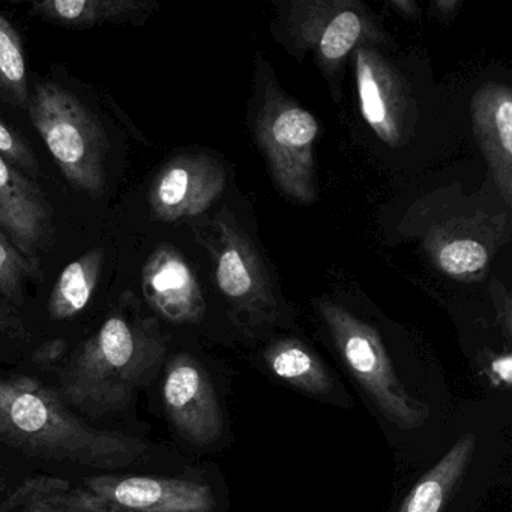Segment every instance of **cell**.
<instances>
[{
  "instance_id": "obj_14",
  "label": "cell",
  "mask_w": 512,
  "mask_h": 512,
  "mask_svg": "<svg viewBox=\"0 0 512 512\" xmlns=\"http://www.w3.org/2000/svg\"><path fill=\"white\" fill-rule=\"evenodd\" d=\"M142 290L149 307L172 323L199 322L205 316L202 287L181 253L158 245L142 269Z\"/></svg>"
},
{
  "instance_id": "obj_24",
  "label": "cell",
  "mask_w": 512,
  "mask_h": 512,
  "mask_svg": "<svg viewBox=\"0 0 512 512\" xmlns=\"http://www.w3.org/2000/svg\"><path fill=\"white\" fill-rule=\"evenodd\" d=\"M494 308H496L497 322L502 326L506 340L511 341L512 335V298L505 284L500 283L496 277H491L488 287Z\"/></svg>"
},
{
  "instance_id": "obj_11",
  "label": "cell",
  "mask_w": 512,
  "mask_h": 512,
  "mask_svg": "<svg viewBox=\"0 0 512 512\" xmlns=\"http://www.w3.org/2000/svg\"><path fill=\"white\" fill-rule=\"evenodd\" d=\"M226 187V172L215 158L184 154L161 167L149 188L152 218L175 223L199 217Z\"/></svg>"
},
{
  "instance_id": "obj_15",
  "label": "cell",
  "mask_w": 512,
  "mask_h": 512,
  "mask_svg": "<svg viewBox=\"0 0 512 512\" xmlns=\"http://www.w3.org/2000/svg\"><path fill=\"white\" fill-rule=\"evenodd\" d=\"M473 133L487 161L500 199L512 206V91L485 83L472 98Z\"/></svg>"
},
{
  "instance_id": "obj_2",
  "label": "cell",
  "mask_w": 512,
  "mask_h": 512,
  "mask_svg": "<svg viewBox=\"0 0 512 512\" xmlns=\"http://www.w3.org/2000/svg\"><path fill=\"white\" fill-rule=\"evenodd\" d=\"M136 301H127L124 295L62 374L65 397L80 409L103 413L127 406L146 376L163 361L166 344L160 328L155 319L134 310Z\"/></svg>"
},
{
  "instance_id": "obj_3",
  "label": "cell",
  "mask_w": 512,
  "mask_h": 512,
  "mask_svg": "<svg viewBox=\"0 0 512 512\" xmlns=\"http://www.w3.org/2000/svg\"><path fill=\"white\" fill-rule=\"evenodd\" d=\"M431 262L461 283L487 275L491 260L511 235L509 212L494 211L467 197L452 203L449 193L425 197L407 214Z\"/></svg>"
},
{
  "instance_id": "obj_20",
  "label": "cell",
  "mask_w": 512,
  "mask_h": 512,
  "mask_svg": "<svg viewBox=\"0 0 512 512\" xmlns=\"http://www.w3.org/2000/svg\"><path fill=\"white\" fill-rule=\"evenodd\" d=\"M0 98L11 106H28L29 80L19 32L0 14Z\"/></svg>"
},
{
  "instance_id": "obj_4",
  "label": "cell",
  "mask_w": 512,
  "mask_h": 512,
  "mask_svg": "<svg viewBox=\"0 0 512 512\" xmlns=\"http://www.w3.org/2000/svg\"><path fill=\"white\" fill-rule=\"evenodd\" d=\"M256 76L260 79L253 121L257 145L281 193L311 205L317 199L314 145L319 122L281 91L271 68L260 58Z\"/></svg>"
},
{
  "instance_id": "obj_29",
  "label": "cell",
  "mask_w": 512,
  "mask_h": 512,
  "mask_svg": "<svg viewBox=\"0 0 512 512\" xmlns=\"http://www.w3.org/2000/svg\"><path fill=\"white\" fill-rule=\"evenodd\" d=\"M0 229H2V224H0Z\"/></svg>"
},
{
  "instance_id": "obj_21",
  "label": "cell",
  "mask_w": 512,
  "mask_h": 512,
  "mask_svg": "<svg viewBox=\"0 0 512 512\" xmlns=\"http://www.w3.org/2000/svg\"><path fill=\"white\" fill-rule=\"evenodd\" d=\"M70 487L65 479L32 476L0 502V512H67L65 493Z\"/></svg>"
},
{
  "instance_id": "obj_10",
  "label": "cell",
  "mask_w": 512,
  "mask_h": 512,
  "mask_svg": "<svg viewBox=\"0 0 512 512\" xmlns=\"http://www.w3.org/2000/svg\"><path fill=\"white\" fill-rule=\"evenodd\" d=\"M353 58L362 118L385 145H406L415 134L418 110L400 71L377 47H358Z\"/></svg>"
},
{
  "instance_id": "obj_6",
  "label": "cell",
  "mask_w": 512,
  "mask_h": 512,
  "mask_svg": "<svg viewBox=\"0 0 512 512\" xmlns=\"http://www.w3.org/2000/svg\"><path fill=\"white\" fill-rule=\"evenodd\" d=\"M280 14L289 43L313 56L332 89L358 47L388 43L370 8L356 0H295Z\"/></svg>"
},
{
  "instance_id": "obj_28",
  "label": "cell",
  "mask_w": 512,
  "mask_h": 512,
  "mask_svg": "<svg viewBox=\"0 0 512 512\" xmlns=\"http://www.w3.org/2000/svg\"><path fill=\"white\" fill-rule=\"evenodd\" d=\"M460 7V0H436V2H433L434 13H436L439 19L446 20V22H449L452 16L457 14L458 8Z\"/></svg>"
},
{
  "instance_id": "obj_25",
  "label": "cell",
  "mask_w": 512,
  "mask_h": 512,
  "mask_svg": "<svg viewBox=\"0 0 512 512\" xmlns=\"http://www.w3.org/2000/svg\"><path fill=\"white\" fill-rule=\"evenodd\" d=\"M0 332L13 335V337H22L26 334L25 326L17 314L16 307H13L5 299L0 301Z\"/></svg>"
},
{
  "instance_id": "obj_26",
  "label": "cell",
  "mask_w": 512,
  "mask_h": 512,
  "mask_svg": "<svg viewBox=\"0 0 512 512\" xmlns=\"http://www.w3.org/2000/svg\"><path fill=\"white\" fill-rule=\"evenodd\" d=\"M68 343L65 340H52L49 343L43 344L38 347L34 352V361L40 362V364H52V362L58 361L67 352Z\"/></svg>"
},
{
  "instance_id": "obj_9",
  "label": "cell",
  "mask_w": 512,
  "mask_h": 512,
  "mask_svg": "<svg viewBox=\"0 0 512 512\" xmlns=\"http://www.w3.org/2000/svg\"><path fill=\"white\" fill-rule=\"evenodd\" d=\"M197 238L214 259L215 281L224 298L242 313L274 320L277 301L271 277L235 215L229 209L218 212Z\"/></svg>"
},
{
  "instance_id": "obj_19",
  "label": "cell",
  "mask_w": 512,
  "mask_h": 512,
  "mask_svg": "<svg viewBox=\"0 0 512 512\" xmlns=\"http://www.w3.org/2000/svg\"><path fill=\"white\" fill-rule=\"evenodd\" d=\"M265 359L275 376L296 388L308 392H326L331 389L328 371L301 341H277L266 350Z\"/></svg>"
},
{
  "instance_id": "obj_22",
  "label": "cell",
  "mask_w": 512,
  "mask_h": 512,
  "mask_svg": "<svg viewBox=\"0 0 512 512\" xmlns=\"http://www.w3.org/2000/svg\"><path fill=\"white\" fill-rule=\"evenodd\" d=\"M32 281H43L40 262L26 257L0 233V295L13 307H22L26 301V286Z\"/></svg>"
},
{
  "instance_id": "obj_16",
  "label": "cell",
  "mask_w": 512,
  "mask_h": 512,
  "mask_svg": "<svg viewBox=\"0 0 512 512\" xmlns=\"http://www.w3.org/2000/svg\"><path fill=\"white\" fill-rule=\"evenodd\" d=\"M29 14L61 28H98L106 25H143L160 4L155 0H44L31 2Z\"/></svg>"
},
{
  "instance_id": "obj_13",
  "label": "cell",
  "mask_w": 512,
  "mask_h": 512,
  "mask_svg": "<svg viewBox=\"0 0 512 512\" xmlns=\"http://www.w3.org/2000/svg\"><path fill=\"white\" fill-rule=\"evenodd\" d=\"M0 224L29 259L53 241V212L35 181L0 157Z\"/></svg>"
},
{
  "instance_id": "obj_12",
  "label": "cell",
  "mask_w": 512,
  "mask_h": 512,
  "mask_svg": "<svg viewBox=\"0 0 512 512\" xmlns=\"http://www.w3.org/2000/svg\"><path fill=\"white\" fill-rule=\"evenodd\" d=\"M164 406L176 430L196 445H211L221 436L223 416L214 386L202 365L187 355L167 368Z\"/></svg>"
},
{
  "instance_id": "obj_23",
  "label": "cell",
  "mask_w": 512,
  "mask_h": 512,
  "mask_svg": "<svg viewBox=\"0 0 512 512\" xmlns=\"http://www.w3.org/2000/svg\"><path fill=\"white\" fill-rule=\"evenodd\" d=\"M0 157H4L8 163L17 167L23 175H28L32 181L40 175V163L35 158L31 146L16 131L11 130L2 119H0Z\"/></svg>"
},
{
  "instance_id": "obj_27",
  "label": "cell",
  "mask_w": 512,
  "mask_h": 512,
  "mask_svg": "<svg viewBox=\"0 0 512 512\" xmlns=\"http://www.w3.org/2000/svg\"><path fill=\"white\" fill-rule=\"evenodd\" d=\"M388 5L404 19L416 20L421 17L418 5L415 2H410V0H392Z\"/></svg>"
},
{
  "instance_id": "obj_1",
  "label": "cell",
  "mask_w": 512,
  "mask_h": 512,
  "mask_svg": "<svg viewBox=\"0 0 512 512\" xmlns=\"http://www.w3.org/2000/svg\"><path fill=\"white\" fill-rule=\"evenodd\" d=\"M0 442L94 469L128 466L148 452L137 437L86 424L43 383L25 376L0 379Z\"/></svg>"
},
{
  "instance_id": "obj_17",
  "label": "cell",
  "mask_w": 512,
  "mask_h": 512,
  "mask_svg": "<svg viewBox=\"0 0 512 512\" xmlns=\"http://www.w3.org/2000/svg\"><path fill=\"white\" fill-rule=\"evenodd\" d=\"M476 448L473 433L464 434L457 443L431 467L401 503L398 512H440L451 491L466 472Z\"/></svg>"
},
{
  "instance_id": "obj_7",
  "label": "cell",
  "mask_w": 512,
  "mask_h": 512,
  "mask_svg": "<svg viewBox=\"0 0 512 512\" xmlns=\"http://www.w3.org/2000/svg\"><path fill=\"white\" fill-rule=\"evenodd\" d=\"M319 311L352 371L386 418L401 428H418L430 409L407 394L376 329L332 302H320Z\"/></svg>"
},
{
  "instance_id": "obj_5",
  "label": "cell",
  "mask_w": 512,
  "mask_h": 512,
  "mask_svg": "<svg viewBox=\"0 0 512 512\" xmlns=\"http://www.w3.org/2000/svg\"><path fill=\"white\" fill-rule=\"evenodd\" d=\"M28 109L32 124L68 182L94 199L103 196L107 142L94 113L53 82L35 85Z\"/></svg>"
},
{
  "instance_id": "obj_8",
  "label": "cell",
  "mask_w": 512,
  "mask_h": 512,
  "mask_svg": "<svg viewBox=\"0 0 512 512\" xmlns=\"http://www.w3.org/2000/svg\"><path fill=\"white\" fill-rule=\"evenodd\" d=\"M67 512H212L215 497L205 484L151 476L98 475L71 485Z\"/></svg>"
},
{
  "instance_id": "obj_18",
  "label": "cell",
  "mask_w": 512,
  "mask_h": 512,
  "mask_svg": "<svg viewBox=\"0 0 512 512\" xmlns=\"http://www.w3.org/2000/svg\"><path fill=\"white\" fill-rule=\"evenodd\" d=\"M103 266V248H92L71 262L53 287L47 304L50 317L67 320L82 313L100 283Z\"/></svg>"
}]
</instances>
